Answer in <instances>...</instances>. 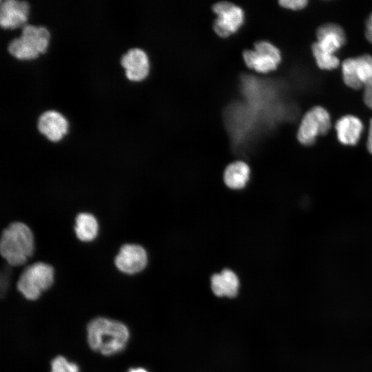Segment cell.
Segmentation results:
<instances>
[{
  "instance_id": "cell-1",
  "label": "cell",
  "mask_w": 372,
  "mask_h": 372,
  "mask_svg": "<svg viewBox=\"0 0 372 372\" xmlns=\"http://www.w3.org/2000/svg\"><path fill=\"white\" fill-rule=\"evenodd\" d=\"M90 347L104 355L121 351L126 346L130 332L122 322L106 318L91 320L87 327Z\"/></svg>"
},
{
  "instance_id": "cell-2",
  "label": "cell",
  "mask_w": 372,
  "mask_h": 372,
  "mask_svg": "<svg viewBox=\"0 0 372 372\" xmlns=\"http://www.w3.org/2000/svg\"><path fill=\"white\" fill-rule=\"evenodd\" d=\"M34 236L30 227L22 221H13L2 231L0 254L7 264L19 267L32 257Z\"/></svg>"
},
{
  "instance_id": "cell-3",
  "label": "cell",
  "mask_w": 372,
  "mask_h": 372,
  "mask_svg": "<svg viewBox=\"0 0 372 372\" xmlns=\"http://www.w3.org/2000/svg\"><path fill=\"white\" fill-rule=\"evenodd\" d=\"M50 39L43 26L25 25L21 36L12 40L8 46L9 53L20 60H32L46 52Z\"/></svg>"
},
{
  "instance_id": "cell-4",
  "label": "cell",
  "mask_w": 372,
  "mask_h": 372,
  "mask_svg": "<svg viewBox=\"0 0 372 372\" xmlns=\"http://www.w3.org/2000/svg\"><path fill=\"white\" fill-rule=\"evenodd\" d=\"M54 281V267L47 262L37 261L23 269L19 277L17 287L26 299L34 300L51 287Z\"/></svg>"
},
{
  "instance_id": "cell-5",
  "label": "cell",
  "mask_w": 372,
  "mask_h": 372,
  "mask_svg": "<svg viewBox=\"0 0 372 372\" xmlns=\"http://www.w3.org/2000/svg\"><path fill=\"white\" fill-rule=\"evenodd\" d=\"M331 125L327 110L321 106H315L302 117L297 133L298 140L303 145H311L318 136L329 132Z\"/></svg>"
},
{
  "instance_id": "cell-6",
  "label": "cell",
  "mask_w": 372,
  "mask_h": 372,
  "mask_svg": "<svg viewBox=\"0 0 372 372\" xmlns=\"http://www.w3.org/2000/svg\"><path fill=\"white\" fill-rule=\"evenodd\" d=\"M245 64L258 72H269L276 69L281 61L280 50L267 41H260L254 44V50L243 52Z\"/></svg>"
},
{
  "instance_id": "cell-7",
  "label": "cell",
  "mask_w": 372,
  "mask_h": 372,
  "mask_svg": "<svg viewBox=\"0 0 372 372\" xmlns=\"http://www.w3.org/2000/svg\"><path fill=\"white\" fill-rule=\"evenodd\" d=\"M217 15L214 23V30L220 37H226L236 32L244 21L242 9L229 1H219L213 6Z\"/></svg>"
},
{
  "instance_id": "cell-8",
  "label": "cell",
  "mask_w": 372,
  "mask_h": 372,
  "mask_svg": "<svg viewBox=\"0 0 372 372\" xmlns=\"http://www.w3.org/2000/svg\"><path fill=\"white\" fill-rule=\"evenodd\" d=\"M114 262L119 271L134 275L145 269L148 263V256L143 246L136 243H125L118 249Z\"/></svg>"
},
{
  "instance_id": "cell-9",
  "label": "cell",
  "mask_w": 372,
  "mask_h": 372,
  "mask_svg": "<svg viewBox=\"0 0 372 372\" xmlns=\"http://www.w3.org/2000/svg\"><path fill=\"white\" fill-rule=\"evenodd\" d=\"M342 78L349 87L358 90L372 79V56L362 54L348 58L342 63Z\"/></svg>"
},
{
  "instance_id": "cell-10",
  "label": "cell",
  "mask_w": 372,
  "mask_h": 372,
  "mask_svg": "<svg viewBox=\"0 0 372 372\" xmlns=\"http://www.w3.org/2000/svg\"><path fill=\"white\" fill-rule=\"evenodd\" d=\"M68 127L65 117L55 110L44 112L38 119V130L48 141L53 143L60 141L66 135Z\"/></svg>"
},
{
  "instance_id": "cell-11",
  "label": "cell",
  "mask_w": 372,
  "mask_h": 372,
  "mask_svg": "<svg viewBox=\"0 0 372 372\" xmlns=\"http://www.w3.org/2000/svg\"><path fill=\"white\" fill-rule=\"evenodd\" d=\"M121 63L130 81H141L148 76L149 59L145 52L140 48L129 50L121 57Z\"/></svg>"
},
{
  "instance_id": "cell-12",
  "label": "cell",
  "mask_w": 372,
  "mask_h": 372,
  "mask_svg": "<svg viewBox=\"0 0 372 372\" xmlns=\"http://www.w3.org/2000/svg\"><path fill=\"white\" fill-rule=\"evenodd\" d=\"M29 4L25 1H1L0 25L5 29H14L24 25L29 14Z\"/></svg>"
},
{
  "instance_id": "cell-13",
  "label": "cell",
  "mask_w": 372,
  "mask_h": 372,
  "mask_svg": "<svg viewBox=\"0 0 372 372\" xmlns=\"http://www.w3.org/2000/svg\"><path fill=\"white\" fill-rule=\"evenodd\" d=\"M315 42L322 50L335 54L346 43V35L342 28L334 23H327L320 26L316 32Z\"/></svg>"
},
{
  "instance_id": "cell-14",
  "label": "cell",
  "mask_w": 372,
  "mask_h": 372,
  "mask_svg": "<svg viewBox=\"0 0 372 372\" xmlns=\"http://www.w3.org/2000/svg\"><path fill=\"white\" fill-rule=\"evenodd\" d=\"M213 293L220 298H234L240 288V280L234 271L224 269L220 273L213 274L210 278Z\"/></svg>"
},
{
  "instance_id": "cell-15",
  "label": "cell",
  "mask_w": 372,
  "mask_h": 372,
  "mask_svg": "<svg viewBox=\"0 0 372 372\" xmlns=\"http://www.w3.org/2000/svg\"><path fill=\"white\" fill-rule=\"evenodd\" d=\"M363 127L360 119L353 115H345L341 117L335 126L337 138L340 143L351 146L358 143Z\"/></svg>"
},
{
  "instance_id": "cell-16",
  "label": "cell",
  "mask_w": 372,
  "mask_h": 372,
  "mask_svg": "<svg viewBox=\"0 0 372 372\" xmlns=\"http://www.w3.org/2000/svg\"><path fill=\"white\" fill-rule=\"evenodd\" d=\"M73 229L81 242H92L99 235V223L94 214L82 211L75 216Z\"/></svg>"
},
{
  "instance_id": "cell-17",
  "label": "cell",
  "mask_w": 372,
  "mask_h": 372,
  "mask_svg": "<svg viewBox=\"0 0 372 372\" xmlns=\"http://www.w3.org/2000/svg\"><path fill=\"white\" fill-rule=\"evenodd\" d=\"M250 169L249 165L237 161L229 164L223 174V180L226 186L234 189L243 188L249 180Z\"/></svg>"
},
{
  "instance_id": "cell-18",
  "label": "cell",
  "mask_w": 372,
  "mask_h": 372,
  "mask_svg": "<svg viewBox=\"0 0 372 372\" xmlns=\"http://www.w3.org/2000/svg\"><path fill=\"white\" fill-rule=\"evenodd\" d=\"M311 50L316 63L320 68L330 70L339 66V59L335 54L320 49L316 43H313Z\"/></svg>"
},
{
  "instance_id": "cell-19",
  "label": "cell",
  "mask_w": 372,
  "mask_h": 372,
  "mask_svg": "<svg viewBox=\"0 0 372 372\" xmlns=\"http://www.w3.org/2000/svg\"><path fill=\"white\" fill-rule=\"evenodd\" d=\"M51 372H79L78 366L63 356H57L51 362Z\"/></svg>"
},
{
  "instance_id": "cell-20",
  "label": "cell",
  "mask_w": 372,
  "mask_h": 372,
  "mask_svg": "<svg viewBox=\"0 0 372 372\" xmlns=\"http://www.w3.org/2000/svg\"><path fill=\"white\" fill-rule=\"evenodd\" d=\"M279 3L285 8L299 10L307 6L308 1L307 0H282L279 1Z\"/></svg>"
},
{
  "instance_id": "cell-21",
  "label": "cell",
  "mask_w": 372,
  "mask_h": 372,
  "mask_svg": "<svg viewBox=\"0 0 372 372\" xmlns=\"http://www.w3.org/2000/svg\"><path fill=\"white\" fill-rule=\"evenodd\" d=\"M363 101L365 105L372 110V79L364 85Z\"/></svg>"
},
{
  "instance_id": "cell-22",
  "label": "cell",
  "mask_w": 372,
  "mask_h": 372,
  "mask_svg": "<svg viewBox=\"0 0 372 372\" xmlns=\"http://www.w3.org/2000/svg\"><path fill=\"white\" fill-rule=\"evenodd\" d=\"M365 37L366 39L372 43V12L369 15L366 23Z\"/></svg>"
},
{
  "instance_id": "cell-23",
  "label": "cell",
  "mask_w": 372,
  "mask_h": 372,
  "mask_svg": "<svg viewBox=\"0 0 372 372\" xmlns=\"http://www.w3.org/2000/svg\"><path fill=\"white\" fill-rule=\"evenodd\" d=\"M366 147L368 151L372 154V118L369 122V127L366 141Z\"/></svg>"
},
{
  "instance_id": "cell-24",
  "label": "cell",
  "mask_w": 372,
  "mask_h": 372,
  "mask_svg": "<svg viewBox=\"0 0 372 372\" xmlns=\"http://www.w3.org/2000/svg\"><path fill=\"white\" fill-rule=\"evenodd\" d=\"M128 372H148V371L143 368L138 367V368L131 369H130Z\"/></svg>"
}]
</instances>
